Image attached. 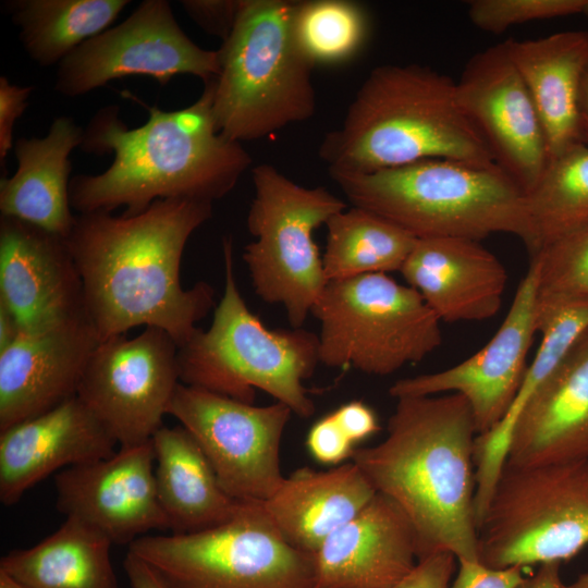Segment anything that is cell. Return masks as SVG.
<instances>
[{"label":"cell","instance_id":"24","mask_svg":"<svg viewBox=\"0 0 588 588\" xmlns=\"http://www.w3.org/2000/svg\"><path fill=\"white\" fill-rule=\"evenodd\" d=\"M504 46L539 115L549 159L584 143L579 99L588 69V32L509 39Z\"/></svg>","mask_w":588,"mask_h":588},{"label":"cell","instance_id":"35","mask_svg":"<svg viewBox=\"0 0 588 588\" xmlns=\"http://www.w3.org/2000/svg\"><path fill=\"white\" fill-rule=\"evenodd\" d=\"M585 0H473L468 17L477 28L501 34L514 25L581 13Z\"/></svg>","mask_w":588,"mask_h":588},{"label":"cell","instance_id":"42","mask_svg":"<svg viewBox=\"0 0 588 588\" xmlns=\"http://www.w3.org/2000/svg\"><path fill=\"white\" fill-rule=\"evenodd\" d=\"M123 569L131 588H168L158 573L144 560L126 552Z\"/></svg>","mask_w":588,"mask_h":588},{"label":"cell","instance_id":"4","mask_svg":"<svg viewBox=\"0 0 588 588\" xmlns=\"http://www.w3.org/2000/svg\"><path fill=\"white\" fill-rule=\"evenodd\" d=\"M318 154L329 173H372L427 159L495 164L458 106L455 81L420 64L375 68Z\"/></svg>","mask_w":588,"mask_h":588},{"label":"cell","instance_id":"1","mask_svg":"<svg viewBox=\"0 0 588 588\" xmlns=\"http://www.w3.org/2000/svg\"><path fill=\"white\" fill-rule=\"evenodd\" d=\"M212 205L168 198L133 216L76 215L65 242L100 341L139 326L164 330L179 347L194 335L215 306V290L206 282L184 289L181 260L191 235L212 217Z\"/></svg>","mask_w":588,"mask_h":588},{"label":"cell","instance_id":"29","mask_svg":"<svg viewBox=\"0 0 588 588\" xmlns=\"http://www.w3.org/2000/svg\"><path fill=\"white\" fill-rule=\"evenodd\" d=\"M588 327V304H576L554 313L540 328L541 342L525 371L507 413L489 432L476 438L475 511L479 525L493 488L507 460L514 428L523 411L561 365L578 336Z\"/></svg>","mask_w":588,"mask_h":588},{"label":"cell","instance_id":"33","mask_svg":"<svg viewBox=\"0 0 588 588\" xmlns=\"http://www.w3.org/2000/svg\"><path fill=\"white\" fill-rule=\"evenodd\" d=\"M291 33L302 58L314 69L353 60L365 47L370 20L365 8L350 0L294 1Z\"/></svg>","mask_w":588,"mask_h":588},{"label":"cell","instance_id":"21","mask_svg":"<svg viewBox=\"0 0 588 588\" xmlns=\"http://www.w3.org/2000/svg\"><path fill=\"white\" fill-rule=\"evenodd\" d=\"M311 558L315 588H390L418 562L416 535L401 506L376 492Z\"/></svg>","mask_w":588,"mask_h":588},{"label":"cell","instance_id":"26","mask_svg":"<svg viewBox=\"0 0 588 588\" xmlns=\"http://www.w3.org/2000/svg\"><path fill=\"white\" fill-rule=\"evenodd\" d=\"M375 494L373 487L351 461L328 470H294L264 505L284 539L313 554Z\"/></svg>","mask_w":588,"mask_h":588},{"label":"cell","instance_id":"8","mask_svg":"<svg viewBox=\"0 0 588 588\" xmlns=\"http://www.w3.org/2000/svg\"><path fill=\"white\" fill-rule=\"evenodd\" d=\"M588 546V460L505 462L478 526V558L493 568L561 563Z\"/></svg>","mask_w":588,"mask_h":588},{"label":"cell","instance_id":"34","mask_svg":"<svg viewBox=\"0 0 588 588\" xmlns=\"http://www.w3.org/2000/svg\"><path fill=\"white\" fill-rule=\"evenodd\" d=\"M537 273V330L560 309L588 304V222L530 257Z\"/></svg>","mask_w":588,"mask_h":588},{"label":"cell","instance_id":"43","mask_svg":"<svg viewBox=\"0 0 588 588\" xmlns=\"http://www.w3.org/2000/svg\"><path fill=\"white\" fill-rule=\"evenodd\" d=\"M560 564L546 563L539 565L537 572L530 576H526L518 588H562Z\"/></svg>","mask_w":588,"mask_h":588},{"label":"cell","instance_id":"30","mask_svg":"<svg viewBox=\"0 0 588 588\" xmlns=\"http://www.w3.org/2000/svg\"><path fill=\"white\" fill-rule=\"evenodd\" d=\"M128 0H14L5 3L29 59L59 65L86 40L110 28Z\"/></svg>","mask_w":588,"mask_h":588},{"label":"cell","instance_id":"38","mask_svg":"<svg viewBox=\"0 0 588 588\" xmlns=\"http://www.w3.org/2000/svg\"><path fill=\"white\" fill-rule=\"evenodd\" d=\"M458 571L450 588H518L524 581L525 567L493 568L480 561H458Z\"/></svg>","mask_w":588,"mask_h":588},{"label":"cell","instance_id":"6","mask_svg":"<svg viewBox=\"0 0 588 588\" xmlns=\"http://www.w3.org/2000/svg\"><path fill=\"white\" fill-rule=\"evenodd\" d=\"M224 292L213 319L177 350L180 382L253 404L256 389L308 418L315 404L303 382L319 360L318 335L272 330L247 307L234 277L233 242L223 238Z\"/></svg>","mask_w":588,"mask_h":588},{"label":"cell","instance_id":"2","mask_svg":"<svg viewBox=\"0 0 588 588\" xmlns=\"http://www.w3.org/2000/svg\"><path fill=\"white\" fill-rule=\"evenodd\" d=\"M212 81L189 106L164 111L146 106V123L128 128L118 106L99 109L84 128L85 154H113L100 174L70 182L71 207L78 213H140L155 200L185 198L212 203L226 196L253 159L241 143L222 135L212 113Z\"/></svg>","mask_w":588,"mask_h":588},{"label":"cell","instance_id":"45","mask_svg":"<svg viewBox=\"0 0 588 588\" xmlns=\"http://www.w3.org/2000/svg\"><path fill=\"white\" fill-rule=\"evenodd\" d=\"M579 107L583 139L584 143L588 145V69L586 70L581 83Z\"/></svg>","mask_w":588,"mask_h":588},{"label":"cell","instance_id":"32","mask_svg":"<svg viewBox=\"0 0 588 588\" xmlns=\"http://www.w3.org/2000/svg\"><path fill=\"white\" fill-rule=\"evenodd\" d=\"M535 246L546 245L588 222V145L576 144L549 159L536 185L525 194Z\"/></svg>","mask_w":588,"mask_h":588},{"label":"cell","instance_id":"46","mask_svg":"<svg viewBox=\"0 0 588 588\" xmlns=\"http://www.w3.org/2000/svg\"><path fill=\"white\" fill-rule=\"evenodd\" d=\"M0 588H30L0 569Z\"/></svg>","mask_w":588,"mask_h":588},{"label":"cell","instance_id":"28","mask_svg":"<svg viewBox=\"0 0 588 588\" xmlns=\"http://www.w3.org/2000/svg\"><path fill=\"white\" fill-rule=\"evenodd\" d=\"M112 544L95 528L65 518L37 544L3 555L0 569L30 588H120Z\"/></svg>","mask_w":588,"mask_h":588},{"label":"cell","instance_id":"39","mask_svg":"<svg viewBox=\"0 0 588 588\" xmlns=\"http://www.w3.org/2000/svg\"><path fill=\"white\" fill-rule=\"evenodd\" d=\"M33 86L12 84L4 75L0 76V164L5 169L8 154L13 149V133L16 121L28 106Z\"/></svg>","mask_w":588,"mask_h":588},{"label":"cell","instance_id":"5","mask_svg":"<svg viewBox=\"0 0 588 588\" xmlns=\"http://www.w3.org/2000/svg\"><path fill=\"white\" fill-rule=\"evenodd\" d=\"M352 206L372 211L416 238L476 241L507 233L532 253L525 193L495 164L427 159L372 173H330Z\"/></svg>","mask_w":588,"mask_h":588},{"label":"cell","instance_id":"47","mask_svg":"<svg viewBox=\"0 0 588 588\" xmlns=\"http://www.w3.org/2000/svg\"><path fill=\"white\" fill-rule=\"evenodd\" d=\"M562 588H588V572L581 573L574 581L568 585L563 584Z\"/></svg>","mask_w":588,"mask_h":588},{"label":"cell","instance_id":"27","mask_svg":"<svg viewBox=\"0 0 588 588\" xmlns=\"http://www.w3.org/2000/svg\"><path fill=\"white\" fill-rule=\"evenodd\" d=\"M151 441L156 489L170 534L201 531L233 515L238 501L223 490L201 448L183 426H162Z\"/></svg>","mask_w":588,"mask_h":588},{"label":"cell","instance_id":"41","mask_svg":"<svg viewBox=\"0 0 588 588\" xmlns=\"http://www.w3.org/2000/svg\"><path fill=\"white\" fill-rule=\"evenodd\" d=\"M347 438L357 444L380 430L376 412L363 401H351L332 412Z\"/></svg>","mask_w":588,"mask_h":588},{"label":"cell","instance_id":"25","mask_svg":"<svg viewBox=\"0 0 588 588\" xmlns=\"http://www.w3.org/2000/svg\"><path fill=\"white\" fill-rule=\"evenodd\" d=\"M83 138L84 128L70 117L56 118L44 137H20L13 146L17 169L0 180L1 216L65 238L76 219L70 203V155Z\"/></svg>","mask_w":588,"mask_h":588},{"label":"cell","instance_id":"37","mask_svg":"<svg viewBox=\"0 0 588 588\" xmlns=\"http://www.w3.org/2000/svg\"><path fill=\"white\" fill-rule=\"evenodd\" d=\"M180 3L204 32L223 41L235 25L242 0H183Z\"/></svg>","mask_w":588,"mask_h":588},{"label":"cell","instance_id":"11","mask_svg":"<svg viewBox=\"0 0 588 588\" xmlns=\"http://www.w3.org/2000/svg\"><path fill=\"white\" fill-rule=\"evenodd\" d=\"M310 314L320 322L319 360L388 376L442 342L441 320L421 295L387 273L329 281Z\"/></svg>","mask_w":588,"mask_h":588},{"label":"cell","instance_id":"14","mask_svg":"<svg viewBox=\"0 0 588 588\" xmlns=\"http://www.w3.org/2000/svg\"><path fill=\"white\" fill-rule=\"evenodd\" d=\"M179 346L162 329L100 341L82 376L77 396L115 438L119 448L151 440L163 426L180 383Z\"/></svg>","mask_w":588,"mask_h":588},{"label":"cell","instance_id":"44","mask_svg":"<svg viewBox=\"0 0 588 588\" xmlns=\"http://www.w3.org/2000/svg\"><path fill=\"white\" fill-rule=\"evenodd\" d=\"M21 333L22 330L15 317L0 304V351L12 344Z\"/></svg>","mask_w":588,"mask_h":588},{"label":"cell","instance_id":"16","mask_svg":"<svg viewBox=\"0 0 588 588\" xmlns=\"http://www.w3.org/2000/svg\"><path fill=\"white\" fill-rule=\"evenodd\" d=\"M536 302L537 273L530 262L503 322L481 350L448 369L400 379L389 394L399 399L458 393L471 408L478 436L489 432L507 413L527 369L538 333Z\"/></svg>","mask_w":588,"mask_h":588},{"label":"cell","instance_id":"12","mask_svg":"<svg viewBox=\"0 0 588 588\" xmlns=\"http://www.w3.org/2000/svg\"><path fill=\"white\" fill-rule=\"evenodd\" d=\"M292 411L255 406L180 382L168 407L196 440L223 490L236 501L266 502L284 480L280 445Z\"/></svg>","mask_w":588,"mask_h":588},{"label":"cell","instance_id":"22","mask_svg":"<svg viewBox=\"0 0 588 588\" xmlns=\"http://www.w3.org/2000/svg\"><path fill=\"white\" fill-rule=\"evenodd\" d=\"M400 272L441 321H482L501 308L507 272L479 241L417 238Z\"/></svg>","mask_w":588,"mask_h":588},{"label":"cell","instance_id":"17","mask_svg":"<svg viewBox=\"0 0 588 588\" xmlns=\"http://www.w3.org/2000/svg\"><path fill=\"white\" fill-rule=\"evenodd\" d=\"M54 490L65 518L95 528L113 544L130 546L154 529L170 531L157 494L151 440L57 473Z\"/></svg>","mask_w":588,"mask_h":588},{"label":"cell","instance_id":"40","mask_svg":"<svg viewBox=\"0 0 588 588\" xmlns=\"http://www.w3.org/2000/svg\"><path fill=\"white\" fill-rule=\"evenodd\" d=\"M456 560L449 552L429 555L419 560L404 578L390 588H450Z\"/></svg>","mask_w":588,"mask_h":588},{"label":"cell","instance_id":"15","mask_svg":"<svg viewBox=\"0 0 588 588\" xmlns=\"http://www.w3.org/2000/svg\"><path fill=\"white\" fill-rule=\"evenodd\" d=\"M455 93L495 166L528 193L543 173L549 154L535 105L504 42L468 60Z\"/></svg>","mask_w":588,"mask_h":588},{"label":"cell","instance_id":"31","mask_svg":"<svg viewBox=\"0 0 588 588\" xmlns=\"http://www.w3.org/2000/svg\"><path fill=\"white\" fill-rule=\"evenodd\" d=\"M322 255L327 281L400 271L417 238L364 208H346L326 223Z\"/></svg>","mask_w":588,"mask_h":588},{"label":"cell","instance_id":"20","mask_svg":"<svg viewBox=\"0 0 588 588\" xmlns=\"http://www.w3.org/2000/svg\"><path fill=\"white\" fill-rule=\"evenodd\" d=\"M118 442L76 395L0 431V501L10 506L52 473L113 455Z\"/></svg>","mask_w":588,"mask_h":588},{"label":"cell","instance_id":"23","mask_svg":"<svg viewBox=\"0 0 588 588\" xmlns=\"http://www.w3.org/2000/svg\"><path fill=\"white\" fill-rule=\"evenodd\" d=\"M588 460V327L523 411L506 462L539 465Z\"/></svg>","mask_w":588,"mask_h":588},{"label":"cell","instance_id":"19","mask_svg":"<svg viewBox=\"0 0 588 588\" xmlns=\"http://www.w3.org/2000/svg\"><path fill=\"white\" fill-rule=\"evenodd\" d=\"M99 342L88 319L82 318L22 332L0 351V431L76 396Z\"/></svg>","mask_w":588,"mask_h":588},{"label":"cell","instance_id":"3","mask_svg":"<svg viewBox=\"0 0 588 588\" xmlns=\"http://www.w3.org/2000/svg\"><path fill=\"white\" fill-rule=\"evenodd\" d=\"M387 437L352 460L376 492L396 502L416 535L418 561L449 552L479 561L475 511L478 436L458 393L396 399Z\"/></svg>","mask_w":588,"mask_h":588},{"label":"cell","instance_id":"13","mask_svg":"<svg viewBox=\"0 0 588 588\" xmlns=\"http://www.w3.org/2000/svg\"><path fill=\"white\" fill-rule=\"evenodd\" d=\"M189 74L204 84L219 74L217 50L196 45L166 0H145L120 24L86 40L58 65L54 89L85 95L112 79L147 76L167 85Z\"/></svg>","mask_w":588,"mask_h":588},{"label":"cell","instance_id":"10","mask_svg":"<svg viewBox=\"0 0 588 588\" xmlns=\"http://www.w3.org/2000/svg\"><path fill=\"white\" fill-rule=\"evenodd\" d=\"M254 198L244 248L256 295L282 305L292 328H302L328 281L314 232L346 204L323 186L306 187L271 164L252 169Z\"/></svg>","mask_w":588,"mask_h":588},{"label":"cell","instance_id":"48","mask_svg":"<svg viewBox=\"0 0 588 588\" xmlns=\"http://www.w3.org/2000/svg\"><path fill=\"white\" fill-rule=\"evenodd\" d=\"M581 14L588 16V0H585V4L581 11Z\"/></svg>","mask_w":588,"mask_h":588},{"label":"cell","instance_id":"7","mask_svg":"<svg viewBox=\"0 0 588 588\" xmlns=\"http://www.w3.org/2000/svg\"><path fill=\"white\" fill-rule=\"evenodd\" d=\"M293 3L242 0L232 32L217 50L212 113L217 130L234 142L267 137L315 114L313 68L291 33Z\"/></svg>","mask_w":588,"mask_h":588},{"label":"cell","instance_id":"36","mask_svg":"<svg viewBox=\"0 0 588 588\" xmlns=\"http://www.w3.org/2000/svg\"><path fill=\"white\" fill-rule=\"evenodd\" d=\"M306 446L319 463L336 465L352 460L355 444L347 438L332 413L318 419L309 429Z\"/></svg>","mask_w":588,"mask_h":588},{"label":"cell","instance_id":"9","mask_svg":"<svg viewBox=\"0 0 588 588\" xmlns=\"http://www.w3.org/2000/svg\"><path fill=\"white\" fill-rule=\"evenodd\" d=\"M127 551L168 588H315L311 554L284 539L264 502L238 501L222 524L192 534L146 535Z\"/></svg>","mask_w":588,"mask_h":588},{"label":"cell","instance_id":"18","mask_svg":"<svg viewBox=\"0 0 588 588\" xmlns=\"http://www.w3.org/2000/svg\"><path fill=\"white\" fill-rule=\"evenodd\" d=\"M0 304L22 332L87 318L81 275L64 237L1 216Z\"/></svg>","mask_w":588,"mask_h":588}]
</instances>
